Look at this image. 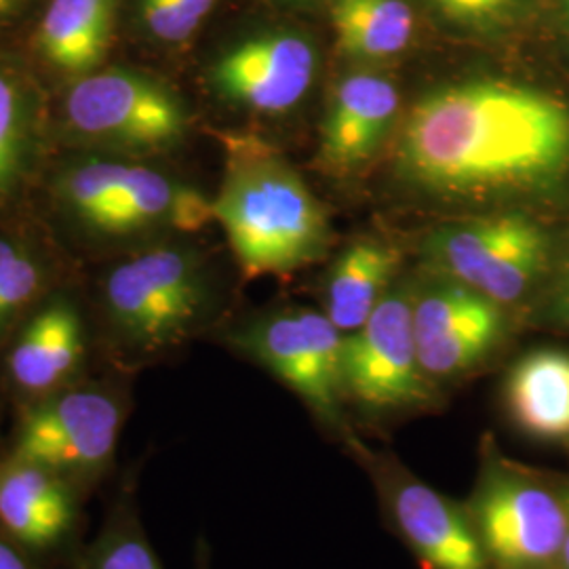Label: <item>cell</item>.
Listing matches in <instances>:
<instances>
[{"label": "cell", "mask_w": 569, "mask_h": 569, "mask_svg": "<svg viewBox=\"0 0 569 569\" xmlns=\"http://www.w3.org/2000/svg\"><path fill=\"white\" fill-rule=\"evenodd\" d=\"M392 169L411 192L443 203L549 186L569 171V106L521 82H443L399 121Z\"/></svg>", "instance_id": "obj_1"}, {"label": "cell", "mask_w": 569, "mask_h": 569, "mask_svg": "<svg viewBox=\"0 0 569 569\" xmlns=\"http://www.w3.org/2000/svg\"><path fill=\"white\" fill-rule=\"evenodd\" d=\"M216 220L247 279L281 277L327 253L326 209L281 152L253 136H228Z\"/></svg>", "instance_id": "obj_2"}, {"label": "cell", "mask_w": 569, "mask_h": 569, "mask_svg": "<svg viewBox=\"0 0 569 569\" xmlns=\"http://www.w3.org/2000/svg\"><path fill=\"white\" fill-rule=\"evenodd\" d=\"M566 488L507 458L486 437L467 507L491 569H559L568 529Z\"/></svg>", "instance_id": "obj_3"}, {"label": "cell", "mask_w": 569, "mask_h": 569, "mask_svg": "<svg viewBox=\"0 0 569 569\" xmlns=\"http://www.w3.org/2000/svg\"><path fill=\"white\" fill-rule=\"evenodd\" d=\"M237 346L293 390L345 449L357 437L346 420L345 333L326 312L291 308L237 333Z\"/></svg>", "instance_id": "obj_4"}, {"label": "cell", "mask_w": 569, "mask_h": 569, "mask_svg": "<svg viewBox=\"0 0 569 569\" xmlns=\"http://www.w3.org/2000/svg\"><path fill=\"white\" fill-rule=\"evenodd\" d=\"M348 453L363 467L390 529L422 569H491L465 500L428 486L390 449L369 448L357 435Z\"/></svg>", "instance_id": "obj_5"}, {"label": "cell", "mask_w": 569, "mask_h": 569, "mask_svg": "<svg viewBox=\"0 0 569 569\" xmlns=\"http://www.w3.org/2000/svg\"><path fill=\"white\" fill-rule=\"evenodd\" d=\"M430 268L496 305L521 302L549 258L547 232L526 216L500 213L441 226L425 243Z\"/></svg>", "instance_id": "obj_6"}, {"label": "cell", "mask_w": 569, "mask_h": 569, "mask_svg": "<svg viewBox=\"0 0 569 569\" xmlns=\"http://www.w3.org/2000/svg\"><path fill=\"white\" fill-rule=\"evenodd\" d=\"M207 289L197 260L154 249L114 268L106 281L110 321L127 345L161 352L180 345L204 315Z\"/></svg>", "instance_id": "obj_7"}, {"label": "cell", "mask_w": 569, "mask_h": 569, "mask_svg": "<svg viewBox=\"0 0 569 569\" xmlns=\"http://www.w3.org/2000/svg\"><path fill=\"white\" fill-rule=\"evenodd\" d=\"M345 385L348 403L371 418L422 411L437 401L416 348L411 291L390 289L363 326L345 333Z\"/></svg>", "instance_id": "obj_8"}, {"label": "cell", "mask_w": 569, "mask_h": 569, "mask_svg": "<svg viewBox=\"0 0 569 569\" xmlns=\"http://www.w3.org/2000/svg\"><path fill=\"white\" fill-rule=\"evenodd\" d=\"M122 418L121 403L103 390L49 395L23 413L11 453L41 462L77 488L110 467Z\"/></svg>", "instance_id": "obj_9"}, {"label": "cell", "mask_w": 569, "mask_h": 569, "mask_svg": "<svg viewBox=\"0 0 569 569\" xmlns=\"http://www.w3.org/2000/svg\"><path fill=\"white\" fill-rule=\"evenodd\" d=\"M507 308L467 284L439 279L411 291V321L420 366L437 387L462 378L505 342Z\"/></svg>", "instance_id": "obj_10"}, {"label": "cell", "mask_w": 569, "mask_h": 569, "mask_svg": "<svg viewBox=\"0 0 569 569\" xmlns=\"http://www.w3.org/2000/svg\"><path fill=\"white\" fill-rule=\"evenodd\" d=\"M66 112L82 136L133 148L169 146L186 131L180 100L161 82L124 70H108L77 82Z\"/></svg>", "instance_id": "obj_11"}, {"label": "cell", "mask_w": 569, "mask_h": 569, "mask_svg": "<svg viewBox=\"0 0 569 569\" xmlns=\"http://www.w3.org/2000/svg\"><path fill=\"white\" fill-rule=\"evenodd\" d=\"M317 74L312 42L293 32H272L243 41L211 70L216 91L247 110L281 114L305 100Z\"/></svg>", "instance_id": "obj_12"}, {"label": "cell", "mask_w": 569, "mask_h": 569, "mask_svg": "<svg viewBox=\"0 0 569 569\" xmlns=\"http://www.w3.org/2000/svg\"><path fill=\"white\" fill-rule=\"evenodd\" d=\"M399 108V89L387 77L369 70L345 77L333 87L321 122V164L333 176L363 169L387 142Z\"/></svg>", "instance_id": "obj_13"}, {"label": "cell", "mask_w": 569, "mask_h": 569, "mask_svg": "<svg viewBox=\"0 0 569 569\" xmlns=\"http://www.w3.org/2000/svg\"><path fill=\"white\" fill-rule=\"evenodd\" d=\"M77 523L74 486L37 460H0V529L26 550L61 545Z\"/></svg>", "instance_id": "obj_14"}, {"label": "cell", "mask_w": 569, "mask_h": 569, "mask_svg": "<svg viewBox=\"0 0 569 569\" xmlns=\"http://www.w3.org/2000/svg\"><path fill=\"white\" fill-rule=\"evenodd\" d=\"M84 331L77 308L53 302L39 310L9 352V373L28 395H51L77 371Z\"/></svg>", "instance_id": "obj_15"}, {"label": "cell", "mask_w": 569, "mask_h": 569, "mask_svg": "<svg viewBox=\"0 0 569 569\" xmlns=\"http://www.w3.org/2000/svg\"><path fill=\"white\" fill-rule=\"evenodd\" d=\"M510 418L529 437L569 441V355L542 348L521 357L505 387Z\"/></svg>", "instance_id": "obj_16"}, {"label": "cell", "mask_w": 569, "mask_h": 569, "mask_svg": "<svg viewBox=\"0 0 569 569\" xmlns=\"http://www.w3.org/2000/svg\"><path fill=\"white\" fill-rule=\"evenodd\" d=\"M399 253L376 239L348 244L336 260L326 284V312L342 333L366 323L390 291Z\"/></svg>", "instance_id": "obj_17"}, {"label": "cell", "mask_w": 569, "mask_h": 569, "mask_svg": "<svg viewBox=\"0 0 569 569\" xmlns=\"http://www.w3.org/2000/svg\"><path fill=\"white\" fill-rule=\"evenodd\" d=\"M112 20V0H51L39 28L44 58L68 72L96 68L108 51Z\"/></svg>", "instance_id": "obj_18"}, {"label": "cell", "mask_w": 569, "mask_h": 569, "mask_svg": "<svg viewBox=\"0 0 569 569\" xmlns=\"http://www.w3.org/2000/svg\"><path fill=\"white\" fill-rule=\"evenodd\" d=\"M331 26L345 56L382 61L406 51L416 18L406 0H333Z\"/></svg>", "instance_id": "obj_19"}, {"label": "cell", "mask_w": 569, "mask_h": 569, "mask_svg": "<svg viewBox=\"0 0 569 569\" xmlns=\"http://www.w3.org/2000/svg\"><path fill=\"white\" fill-rule=\"evenodd\" d=\"M180 186L169 182L163 173L131 167L129 182L117 203L98 211L87 224L102 232H131L143 226L169 222Z\"/></svg>", "instance_id": "obj_20"}, {"label": "cell", "mask_w": 569, "mask_h": 569, "mask_svg": "<svg viewBox=\"0 0 569 569\" xmlns=\"http://www.w3.org/2000/svg\"><path fill=\"white\" fill-rule=\"evenodd\" d=\"M82 569H163L131 509L117 510L87 550Z\"/></svg>", "instance_id": "obj_21"}, {"label": "cell", "mask_w": 569, "mask_h": 569, "mask_svg": "<svg viewBox=\"0 0 569 569\" xmlns=\"http://www.w3.org/2000/svg\"><path fill=\"white\" fill-rule=\"evenodd\" d=\"M30 108L26 91L0 70V192L20 173L28 150Z\"/></svg>", "instance_id": "obj_22"}, {"label": "cell", "mask_w": 569, "mask_h": 569, "mask_svg": "<svg viewBox=\"0 0 569 569\" xmlns=\"http://www.w3.org/2000/svg\"><path fill=\"white\" fill-rule=\"evenodd\" d=\"M39 287L41 270L37 262L18 244L0 239V329L32 302Z\"/></svg>", "instance_id": "obj_23"}, {"label": "cell", "mask_w": 569, "mask_h": 569, "mask_svg": "<svg viewBox=\"0 0 569 569\" xmlns=\"http://www.w3.org/2000/svg\"><path fill=\"white\" fill-rule=\"evenodd\" d=\"M142 20L146 28L164 42L188 41L199 28L183 13L178 0H142Z\"/></svg>", "instance_id": "obj_24"}, {"label": "cell", "mask_w": 569, "mask_h": 569, "mask_svg": "<svg viewBox=\"0 0 569 569\" xmlns=\"http://www.w3.org/2000/svg\"><path fill=\"white\" fill-rule=\"evenodd\" d=\"M432 4L460 26L488 28L509 13L515 0H432Z\"/></svg>", "instance_id": "obj_25"}, {"label": "cell", "mask_w": 569, "mask_h": 569, "mask_svg": "<svg viewBox=\"0 0 569 569\" xmlns=\"http://www.w3.org/2000/svg\"><path fill=\"white\" fill-rule=\"evenodd\" d=\"M213 220H216L213 201H209L203 192H199L194 188L180 186L169 224L178 230H183V232H194Z\"/></svg>", "instance_id": "obj_26"}, {"label": "cell", "mask_w": 569, "mask_h": 569, "mask_svg": "<svg viewBox=\"0 0 569 569\" xmlns=\"http://www.w3.org/2000/svg\"><path fill=\"white\" fill-rule=\"evenodd\" d=\"M0 569H34L26 549L0 529Z\"/></svg>", "instance_id": "obj_27"}, {"label": "cell", "mask_w": 569, "mask_h": 569, "mask_svg": "<svg viewBox=\"0 0 569 569\" xmlns=\"http://www.w3.org/2000/svg\"><path fill=\"white\" fill-rule=\"evenodd\" d=\"M550 317L557 321V323H563L569 326V268L563 277V281L559 284L555 298H552V305H550Z\"/></svg>", "instance_id": "obj_28"}, {"label": "cell", "mask_w": 569, "mask_h": 569, "mask_svg": "<svg viewBox=\"0 0 569 569\" xmlns=\"http://www.w3.org/2000/svg\"><path fill=\"white\" fill-rule=\"evenodd\" d=\"M183 13L194 21L197 26H201V21L207 18V13L213 9L216 0H178Z\"/></svg>", "instance_id": "obj_29"}, {"label": "cell", "mask_w": 569, "mask_h": 569, "mask_svg": "<svg viewBox=\"0 0 569 569\" xmlns=\"http://www.w3.org/2000/svg\"><path fill=\"white\" fill-rule=\"evenodd\" d=\"M566 505H568V529H566V542H563V552H561V568L569 569V486L566 489Z\"/></svg>", "instance_id": "obj_30"}, {"label": "cell", "mask_w": 569, "mask_h": 569, "mask_svg": "<svg viewBox=\"0 0 569 569\" xmlns=\"http://www.w3.org/2000/svg\"><path fill=\"white\" fill-rule=\"evenodd\" d=\"M21 0H0V20L9 18L18 7H20Z\"/></svg>", "instance_id": "obj_31"}, {"label": "cell", "mask_w": 569, "mask_h": 569, "mask_svg": "<svg viewBox=\"0 0 569 569\" xmlns=\"http://www.w3.org/2000/svg\"><path fill=\"white\" fill-rule=\"evenodd\" d=\"M566 7H568V20H569V0H566Z\"/></svg>", "instance_id": "obj_32"}]
</instances>
